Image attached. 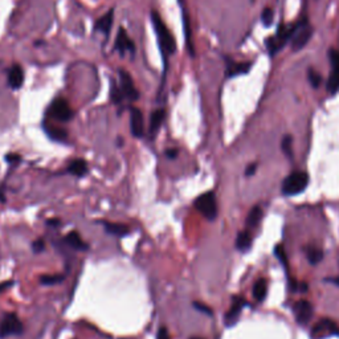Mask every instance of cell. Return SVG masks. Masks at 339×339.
<instances>
[{
    "label": "cell",
    "instance_id": "6da1fadb",
    "mask_svg": "<svg viewBox=\"0 0 339 339\" xmlns=\"http://www.w3.org/2000/svg\"><path fill=\"white\" fill-rule=\"evenodd\" d=\"M151 20H153V27L155 29V33H157L159 48H160V52L163 55V61L167 65V57L174 55L175 51H177L175 39H174L172 33L170 32V29L167 28V25L164 24L160 15L157 11L151 12Z\"/></svg>",
    "mask_w": 339,
    "mask_h": 339
},
{
    "label": "cell",
    "instance_id": "7a4b0ae2",
    "mask_svg": "<svg viewBox=\"0 0 339 339\" xmlns=\"http://www.w3.org/2000/svg\"><path fill=\"white\" fill-rule=\"evenodd\" d=\"M299 24H301V21L292 24V25H281L279 27V32L276 33V36H273V38L268 40V51L270 52V55H274V53L281 51L283 45L289 40H292L293 35L296 33V31L299 27Z\"/></svg>",
    "mask_w": 339,
    "mask_h": 339
},
{
    "label": "cell",
    "instance_id": "3957f363",
    "mask_svg": "<svg viewBox=\"0 0 339 339\" xmlns=\"http://www.w3.org/2000/svg\"><path fill=\"white\" fill-rule=\"evenodd\" d=\"M309 183V175L303 171L292 172L282 183V194L285 196H293L301 194Z\"/></svg>",
    "mask_w": 339,
    "mask_h": 339
},
{
    "label": "cell",
    "instance_id": "277c9868",
    "mask_svg": "<svg viewBox=\"0 0 339 339\" xmlns=\"http://www.w3.org/2000/svg\"><path fill=\"white\" fill-rule=\"evenodd\" d=\"M195 208L208 220H214L218 215V203L214 192H205L195 200Z\"/></svg>",
    "mask_w": 339,
    "mask_h": 339
},
{
    "label": "cell",
    "instance_id": "5b68a950",
    "mask_svg": "<svg viewBox=\"0 0 339 339\" xmlns=\"http://www.w3.org/2000/svg\"><path fill=\"white\" fill-rule=\"evenodd\" d=\"M23 330L21 320L14 313H8L0 319V338H5L10 335H19L23 333Z\"/></svg>",
    "mask_w": 339,
    "mask_h": 339
},
{
    "label": "cell",
    "instance_id": "8992f818",
    "mask_svg": "<svg viewBox=\"0 0 339 339\" xmlns=\"http://www.w3.org/2000/svg\"><path fill=\"white\" fill-rule=\"evenodd\" d=\"M48 116L59 122H68L73 118L75 113L64 98H57L51 103V107L48 110Z\"/></svg>",
    "mask_w": 339,
    "mask_h": 339
},
{
    "label": "cell",
    "instance_id": "52a82bcc",
    "mask_svg": "<svg viewBox=\"0 0 339 339\" xmlns=\"http://www.w3.org/2000/svg\"><path fill=\"white\" fill-rule=\"evenodd\" d=\"M339 335V327L334 320L323 318L317 322L311 329V339H326Z\"/></svg>",
    "mask_w": 339,
    "mask_h": 339
},
{
    "label": "cell",
    "instance_id": "ba28073f",
    "mask_svg": "<svg viewBox=\"0 0 339 339\" xmlns=\"http://www.w3.org/2000/svg\"><path fill=\"white\" fill-rule=\"evenodd\" d=\"M311 36H313V28L309 25L306 20H302L299 27H298L296 33L293 35L292 40H290L293 51H301L302 48L306 47L307 42L310 41Z\"/></svg>",
    "mask_w": 339,
    "mask_h": 339
},
{
    "label": "cell",
    "instance_id": "9c48e42d",
    "mask_svg": "<svg viewBox=\"0 0 339 339\" xmlns=\"http://www.w3.org/2000/svg\"><path fill=\"white\" fill-rule=\"evenodd\" d=\"M330 62H331V73L327 80V92L335 94L339 92V51L330 49Z\"/></svg>",
    "mask_w": 339,
    "mask_h": 339
},
{
    "label": "cell",
    "instance_id": "30bf717a",
    "mask_svg": "<svg viewBox=\"0 0 339 339\" xmlns=\"http://www.w3.org/2000/svg\"><path fill=\"white\" fill-rule=\"evenodd\" d=\"M120 80H121L120 88H121L122 93H123V97L126 100H129V101H137L140 98V93L135 89L131 76L125 69H120Z\"/></svg>",
    "mask_w": 339,
    "mask_h": 339
},
{
    "label": "cell",
    "instance_id": "8fae6325",
    "mask_svg": "<svg viewBox=\"0 0 339 339\" xmlns=\"http://www.w3.org/2000/svg\"><path fill=\"white\" fill-rule=\"evenodd\" d=\"M293 311H294V316H296V320L299 325L309 323L311 318H313V314H314L313 305L309 301H298L293 307Z\"/></svg>",
    "mask_w": 339,
    "mask_h": 339
},
{
    "label": "cell",
    "instance_id": "7c38bea8",
    "mask_svg": "<svg viewBox=\"0 0 339 339\" xmlns=\"http://www.w3.org/2000/svg\"><path fill=\"white\" fill-rule=\"evenodd\" d=\"M246 305V301L242 297H239V296H235L232 298V306L231 309L227 311L225 314V318H224V322L225 325L229 327V326H233L236 323V320L239 319L240 317V313H241L242 307Z\"/></svg>",
    "mask_w": 339,
    "mask_h": 339
},
{
    "label": "cell",
    "instance_id": "4fadbf2b",
    "mask_svg": "<svg viewBox=\"0 0 339 339\" xmlns=\"http://www.w3.org/2000/svg\"><path fill=\"white\" fill-rule=\"evenodd\" d=\"M130 130L135 138H140L144 134L143 114L138 107H131L130 109Z\"/></svg>",
    "mask_w": 339,
    "mask_h": 339
},
{
    "label": "cell",
    "instance_id": "5bb4252c",
    "mask_svg": "<svg viewBox=\"0 0 339 339\" xmlns=\"http://www.w3.org/2000/svg\"><path fill=\"white\" fill-rule=\"evenodd\" d=\"M117 51L120 52L121 55H125L126 52H130L131 55H134L135 52V45L133 40L129 38V35L126 32L125 28L118 29V33H117L116 39V47H114Z\"/></svg>",
    "mask_w": 339,
    "mask_h": 339
},
{
    "label": "cell",
    "instance_id": "9a60e30c",
    "mask_svg": "<svg viewBox=\"0 0 339 339\" xmlns=\"http://www.w3.org/2000/svg\"><path fill=\"white\" fill-rule=\"evenodd\" d=\"M24 82V72L20 65H14L8 72V84L12 89H20Z\"/></svg>",
    "mask_w": 339,
    "mask_h": 339
},
{
    "label": "cell",
    "instance_id": "2e32d148",
    "mask_svg": "<svg viewBox=\"0 0 339 339\" xmlns=\"http://www.w3.org/2000/svg\"><path fill=\"white\" fill-rule=\"evenodd\" d=\"M113 19H114V11L110 10L109 12H106V14L103 15L101 19L98 20L97 24H96V29L100 31V32H102L103 35L109 36L110 29H112L113 27Z\"/></svg>",
    "mask_w": 339,
    "mask_h": 339
},
{
    "label": "cell",
    "instance_id": "e0dca14e",
    "mask_svg": "<svg viewBox=\"0 0 339 339\" xmlns=\"http://www.w3.org/2000/svg\"><path fill=\"white\" fill-rule=\"evenodd\" d=\"M102 225L105 228V231L110 235H114V236L123 237L126 235H129L130 229L125 224L120 223H110V221H102Z\"/></svg>",
    "mask_w": 339,
    "mask_h": 339
},
{
    "label": "cell",
    "instance_id": "ac0fdd59",
    "mask_svg": "<svg viewBox=\"0 0 339 339\" xmlns=\"http://www.w3.org/2000/svg\"><path fill=\"white\" fill-rule=\"evenodd\" d=\"M64 241H65L70 248L76 249V251H88V245L82 241L81 236H80L76 231L68 233L65 236V239H64Z\"/></svg>",
    "mask_w": 339,
    "mask_h": 339
},
{
    "label": "cell",
    "instance_id": "d6986e66",
    "mask_svg": "<svg viewBox=\"0 0 339 339\" xmlns=\"http://www.w3.org/2000/svg\"><path fill=\"white\" fill-rule=\"evenodd\" d=\"M164 116L166 113L163 109H158L151 114V118H150V134L155 135L157 131L159 130V127L162 126V122L164 120Z\"/></svg>",
    "mask_w": 339,
    "mask_h": 339
},
{
    "label": "cell",
    "instance_id": "ffe728a7",
    "mask_svg": "<svg viewBox=\"0 0 339 339\" xmlns=\"http://www.w3.org/2000/svg\"><path fill=\"white\" fill-rule=\"evenodd\" d=\"M68 171L76 175V177H84L85 174L88 172V164H86L84 159H75V160L70 162Z\"/></svg>",
    "mask_w": 339,
    "mask_h": 339
},
{
    "label": "cell",
    "instance_id": "44dd1931",
    "mask_svg": "<svg viewBox=\"0 0 339 339\" xmlns=\"http://www.w3.org/2000/svg\"><path fill=\"white\" fill-rule=\"evenodd\" d=\"M261 219H262V209L259 205H256L251 209V212L246 218V228H249V229L256 228L260 224Z\"/></svg>",
    "mask_w": 339,
    "mask_h": 339
},
{
    "label": "cell",
    "instance_id": "7402d4cb",
    "mask_svg": "<svg viewBox=\"0 0 339 339\" xmlns=\"http://www.w3.org/2000/svg\"><path fill=\"white\" fill-rule=\"evenodd\" d=\"M252 245V235L249 231H241L237 235L236 246L240 251H246Z\"/></svg>",
    "mask_w": 339,
    "mask_h": 339
},
{
    "label": "cell",
    "instance_id": "603a6c76",
    "mask_svg": "<svg viewBox=\"0 0 339 339\" xmlns=\"http://www.w3.org/2000/svg\"><path fill=\"white\" fill-rule=\"evenodd\" d=\"M251 68V64L249 62H232L229 64L227 69V76L232 77V76L242 75V73H246Z\"/></svg>",
    "mask_w": 339,
    "mask_h": 339
},
{
    "label": "cell",
    "instance_id": "cb8c5ba5",
    "mask_svg": "<svg viewBox=\"0 0 339 339\" xmlns=\"http://www.w3.org/2000/svg\"><path fill=\"white\" fill-rule=\"evenodd\" d=\"M44 129L47 131V134L49 135V138L53 140H59V142H64L68 138V134L64 129H59V127H53V126H44Z\"/></svg>",
    "mask_w": 339,
    "mask_h": 339
},
{
    "label": "cell",
    "instance_id": "d4e9b609",
    "mask_svg": "<svg viewBox=\"0 0 339 339\" xmlns=\"http://www.w3.org/2000/svg\"><path fill=\"white\" fill-rule=\"evenodd\" d=\"M266 292H268V285L265 279H259L253 286V297L256 301L261 302L266 297Z\"/></svg>",
    "mask_w": 339,
    "mask_h": 339
},
{
    "label": "cell",
    "instance_id": "484cf974",
    "mask_svg": "<svg viewBox=\"0 0 339 339\" xmlns=\"http://www.w3.org/2000/svg\"><path fill=\"white\" fill-rule=\"evenodd\" d=\"M186 8L181 5V15H183V24H184V31H186V40L187 45H188V49H190V55L194 56V47H192V42H191V29H190V20H188V16H187Z\"/></svg>",
    "mask_w": 339,
    "mask_h": 339
},
{
    "label": "cell",
    "instance_id": "4316f807",
    "mask_svg": "<svg viewBox=\"0 0 339 339\" xmlns=\"http://www.w3.org/2000/svg\"><path fill=\"white\" fill-rule=\"evenodd\" d=\"M110 98H112L113 103L116 105H120V103L123 102V93H122L121 88L116 84V81H112V89H110Z\"/></svg>",
    "mask_w": 339,
    "mask_h": 339
},
{
    "label": "cell",
    "instance_id": "83f0119b",
    "mask_svg": "<svg viewBox=\"0 0 339 339\" xmlns=\"http://www.w3.org/2000/svg\"><path fill=\"white\" fill-rule=\"evenodd\" d=\"M306 255L309 262L313 265L318 264V262H320V260L323 259V252L320 251V249H318V248H309L306 251Z\"/></svg>",
    "mask_w": 339,
    "mask_h": 339
},
{
    "label": "cell",
    "instance_id": "f1b7e54d",
    "mask_svg": "<svg viewBox=\"0 0 339 339\" xmlns=\"http://www.w3.org/2000/svg\"><path fill=\"white\" fill-rule=\"evenodd\" d=\"M64 281V276L61 274H53V276H41L40 277V282L42 285H56V283H60Z\"/></svg>",
    "mask_w": 339,
    "mask_h": 339
},
{
    "label": "cell",
    "instance_id": "f546056e",
    "mask_svg": "<svg viewBox=\"0 0 339 339\" xmlns=\"http://www.w3.org/2000/svg\"><path fill=\"white\" fill-rule=\"evenodd\" d=\"M292 143H293V138L292 135H285L282 138V142H281V149H282L283 154L292 158L293 151H292Z\"/></svg>",
    "mask_w": 339,
    "mask_h": 339
},
{
    "label": "cell",
    "instance_id": "4dcf8cb0",
    "mask_svg": "<svg viewBox=\"0 0 339 339\" xmlns=\"http://www.w3.org/2000/svg\"><path fill=\"white\" fill-rule=\"evenodd\" d=\"M307 75H309V82L311 84V86L316 89L319 88L320 82H322V77H320L319 73L314 69H309Z\"/></svg>",
    "mask_w": 339,
    "mask_h": 339
},
{
    "label": "cell",
    "instance_id": "1f68e13d",
    "mask_svg": "<svg viewBox=\"0 0 339 339\" xmlns=\"http://www.w3.org/2000/svg\"><path fill=\"white\" fill-rule=\"evenodd\" d=\"M273 19H274V14L273 11L270 8H265L261 14V21L264 24L265 27H270L273 24Z\"/></svg>",
    "mask_w": 339,
    "mask_h": 339
},
{
    "label": "cell",
    "instance_id": "d6a6232c",
    "mask_svg": "<svg viewBox=\"0 0 339 339\" xmlns=\"http://www.w3.org/2000/svg\"><path fill=\"white\" fill-rule=\"evenodd\" d=\"M274 253H276V256L279 257V261L282 262L283 266L288 269V256H286V253H285V251H283V248L281 245H277L276 246V249H274Z\"/></svg>",
    "mask_w": 339,
    "mask_h": 339
},
{
    "label": "cell",
    "instance_id": "836d02e7",
    "mask_svg": "<svg viewBox=\"0 0 339 339\" xmlns=\"http://www.w3.org/2000/svg\"><path fill=\"white\" fill-rule=\"evenodd\" d=\"M194 307H195L196 310H199V311H201V313H204V314L212 316V309L207 306V305H204V303H201V302H194Z\"/></svg>",
    "mask_w": 339,
    "mask_h": 339
},
{
    "label": "cell",
    "instance_id": "e575fe53",
    "mask_svg": "<svg viewBox=\"0 0 339 339\" xmlns=\"http://www.w3.org/2000/svg\"><path fill=\"white\" fill-rule=\"evenodd\" d=\"M32 248H33V252L40 253V252H42L44 249H45V242H44V240H41V239H38L36 241H33Z\"/></svg>",
    "mask_w": 339,
    "mask_h": 339
},
{
    "label": "cell",
    "instance_id": "d590c367",
    "mask_svg": "<svg viewBox=\"0 0 339 339\" xmlns=\"http://www.w3.org/2000/svg\"><path fill=\"white\" fill-rule=\"evenodd\" d=\"M157 339H170V334H168V330L166 327H160L157 334Z\"/></svg>",
    "mask_w": 339,
    "mask_h": 339
},
{
    "label": "cell",
    "instance_id": "8d00e7d4",
    "mask_svg": "<svg viewBox=\"0 0 339 339\" xmlns=\"http://www.w3.org/2000/svg\"><path fill=\"white\" fill-rule=\"evenodd\" d=\"M5 160H7L8 163H11V164H15V163L20 162V157L18 155V154H8V155H7V158H5Z\"/></svg>",
    "mask_w": 339,
    "mask_h": 339
},
{
    "label": "cell",
    "instance_id": "74e56055",
    "mask_svg": "<svg viewBox=\"0 0 339 339\" xmlns=\"http://www.w3.org/2000/svg\"><path fill=\"white\" fill-rule=\"evenodd\" d=\"M256 170H257V166H256V163H252V164H249L248 167H246L245 170V175L246 177H252L253 174L256 172Z\"/></svg>",
    "mask_w": 339,
    "mask_h": 339
},
{
    "label": "cell",
    "instance_id": "f35d334b",
    "mask_svg": "<svg viewBox=\"0 0 339 339\" xmlns=\"http://www.w3.org/2000/svg\"><path fill=\"white\" fill-rule=\"evenodd\" d=\"M166 155H167L170 159H174L178 157V150L177 149H168L167 151H166Z\"/></svg>",
    "mask_w": 339,
    "mask_h": 339
},
{
    "label": "cell",
    "instance_id": "ab89813d",
    "mask_svg": "<svg viewBox=\"0 0 339 339\" xmlns=\"http://www.w3.org/2000/svg\"><path fill=\"white\" fill-rule=\"evenodd\" d=\"M47 224L52 225V227H57V225H60V220L59 219H51V220H48Z\"/></svg>",
    "mask_w": 339,
    "mask_h": 339
},
{
    "label": "cell",
    "instance_id": "60d3db41",
    "mask_svg": "<svg viewBox=\"0 0 339 339\" xmlns=\"http://www.w3.org/2000/svg\"><path fill=\"white\" fill-rule=\"evenodd\" d=\"M10 286H12V282H11V281H8V282H1L0 283V293L3 292L4 289L10 288Z\"/></svg>",
    "mask_w": 339,
    "mask_h": 339
},
{
    "label": "cell",
    "instance_id": "b9f144b4",
    "mask_svg": "<svg viewBox=\"0 0 339 339\" xmlns=\"http://www.w3.org/2000/svg\"><path fill=\"white\" fill-rule=\"evenodd\" d=\"M326 281L335 283V285H338V286H339V277H331V279H326Z\"/></svg>",
    "mask_w": 339,
    "mask_h": 339
},
{
    "label": "cell",
    "instance_id": "7bdbcfd3",
    "mask_svg": "<svg viewBox=\"0 0 339 339\" xmlns=\"http://www.w3.org/2000/svg\"><path fill=\"white\" fill-rule=\"evenodd\" d=\"M190 339H203V338H198V337H194V338H190Z\"/></svg>",
    "mask_w": 339,
    "mask_h": 339
}]
</instances>
